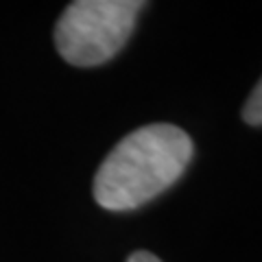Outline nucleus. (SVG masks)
<instances>
[{
    "mask_svg": "<svg viewBox=\"0 0 262 262\" xmlns=\"http://www.w3.org/2000/svg\"><path fill=\"white\" fill-rule=\"evenodd\" d=\"M192 160V140L175 125H146L131 131L110 151L94 177L101 208H140L173 186Z\"/></svg>",
    "mask_w": 262,
    "mask_h": 262,
    "instance_id": "obj_1",
    "label": "nucleus"
},
{
    "mask_svg": "<svg viewBox=\"0 0 262 262\" xmlns=\"http://www.w3.org/2000/svg\"><path fill=\"white\" fill-rule=\"evenodd\" d=\"M142 7L140 0H77L57 22V51L81 68L110 61L134 33Z\"/></svg>",
    "mask_w": 262,
    "mask_h": 262,
    "instance_id": "obj_2",
    "label": "nucleus"
},
{
    "mask_svg": "<svg viewBox=\"0 0 262 262\" xmlns=\"http://www.w3.org/2000/svg\"><path fill=\"white\" fill-rule=\"evenodd\" d=\"M243 120L247 122V125H253V127L262 125V79H260V83L253 88V92L249 94L247 103H245Z\"/></svg>",
    "mask_w": 262,
    "mask_h": 262,
    "instance_id": "obj_3",
    "label": "nucleus"
},
{
    "mask_svg": "<svg viewBox=\"0 0 262 262\" xmlns=\"http://www.w3.org/2000/svg\"><path fill=\"white\" fill-rule=\"evenodd\" d=\"M127 262H162V260L149 251H136V253H131Z\"/></svg>",
    "mask_w": 262,
    "mask_h": 262,
    "instance_id": "obj_4",
    "label": "nucleus"
}]
</instances>
